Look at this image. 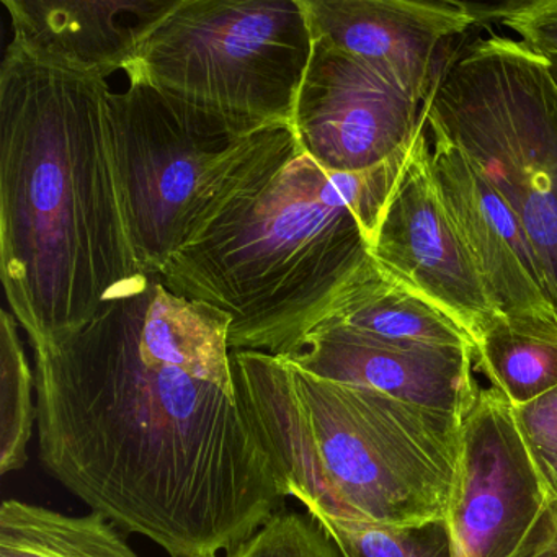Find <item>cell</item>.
I'll list each match as a JSON object with an SVG mask.
<instances>
[{
	"label": "cell",
	"instance_id": "obj_8",
	"mask_svg": "<svg viewBox=\"0 0 557 557\" xmlns=\"http://www.w3.org/2000/svg\"><path fill=\"white\" fill-rule=\"evenodd\" d=\"M422 106L367 61L314 37L292 128L325 171L357 174L412 146Z\"/></svg>",
	"mask_w": 557,
	"mask_h": 557
},
{
	"label": "cell",
	"instance_id": "obj_21",
	"mask_svg": "<svg viewBox=\"0 0 557 557\" xmlns=\"http://www.w3.org/2000/svg\"><path fill=\"white\" fill-rule=\"evenodd\" d=\"M513 416L547 498L557 505V387L513 407Z\"/></svg>",
	"mask_w": 557,
	"mask_h": 557
},
{
	"label": "cell",
	"instance_id": "obj_6",
	"mask_svg": "<svg viewBox=\"0 0 557 557\" xmlns=\"http://www.w3.org/2000/svg\"><path fill=\"white\" fill-rule=\"evenodd\" d=\"M527 231L557 311V86L517 38L479 37L445 58L422 106Z\"/></svg>",
	"mask_w": 557,
	"mask_h": 557
},
{
	"label": "cell",
	"instance_id": "obj_12",
	"mask_svg": "<svg viewBox=\"0 0 557 557\" xmlns=\"http://www.w3.org/2000/svg\"><path fill=\"white\" fill-rule=\"evenodd\" d=\"M315 38L389 77L423 106L442 70L440 51L488 12L465 2L305 0Z\"/></svg>",
	"mask_w": 557,
	"mask_h": 557
},
{
	"label": "cell",
	"instance_id": "obj_5",
	"mask_svg": "<svg viewBox=\"0 0 557 557\" xmlns=\"http://www.w3.org/2000/svg\"><path fill=\"white\" fill-rule=\"evenodd\" d=\"M113 149L136 259L159 276L292 129L233 119L133 77L110 94Z\"/></svg>",
	"mask_w": 557,
	"mask_h": 557
},
{
	"label": "cell",
	"instance_id": "obj_14",
	"mask_svg": "<svg viewBox=\"0 0 557 557\" xmlns=\"http://www.w3.org/2000/svg\"><path fill=\"white\" fill-rule=\"evenodd\" d=\"M175 0H2L15 47L106 77L135 64L143 38Z\"/></svg>",
	"mask_w": 557,
	"mask_h": 557
},
{
	"label": "cell",
	"instance_id": "obj_24",
	"mask_svg": "<svg viewBox=\"0 0 557 557\" xmlns=\"http://www.w3.org/2000/svg\"><path fill=\"white\" fill-rule=\"evenodd\" d=\"M550 74H553L554 83L557 86V57L549 58Z\"/></svg>",
	"mask_w": 557,
	"mask_h": 557
},
{
	"label": "cell",
	"instance_id": "obj_7",
	"mask_svg": "<svg viewBox=\"0 0 557 557\" xmlns=\"http://www.w3.org/2000/svg\"><path fill=\"white\" fill-rule=\"evenodd\" d=\"M312 50L305 0H175L126 76L233 119L292 126Z\"/></svg>",
	"mask_w": 557,
	"mask_h": 557
},
{
	"label": "cell",
	"instance_id": "obj_15",
	"mask_svg": "<svg viewBox=\"0 0 557 557\" xmlns=\"http://www.w3.org/2000/svg\"><path fill=\"white\" fill-rule=\"evenodd\" d=\"M319 329H344L381 341L475 348L465 329L407 288L371 253L338 286L309 332Z\"/></svg>",
	"mask_w": 557,
	"mask_h": 557
},
{
	"label": "cell",
	"instance_id": "obj_20",
	"mask_svg": "<svg viewBox=\"0 0 557 557\" xmlns=\"http://www.w3.org/2000/svg\"><path fill=\"white\" fill-rule=\"evenodd\" d=\"M223 557H342V554L312 515L286 508Z\"/></svg>",
	"mask_w": 557,
	"mask_h": 557
},
{
	"label": "cell",
	"instance_id": "obj_16",
	"mask_svg": "<svg viewBox=\"0 0 557 557\" xmlns=\"http://www.w3.org/2000/svg\"><path fill=\"white\" fill-rule=\"evenodd\" d=\"M0 557H139L125 533L99 511L67 515L5 498L0 505Z\"/></svg>",
	"mask_w": 557,
	"mask_h": 557
},
{
	"label": "cell",
	"instance_id": "obj_10",
	"mask_svg": "<svg viewBox=\"0 0 557 557\" xmlns=\"http://www.w3.org/2000/svg\"><path fill=\"white\" fill-rule=\"evenodd\" d=\"M370 252L407 288L465 329L474 344L500 315L440 195L423 109L409 162L384 208Z\"/></svg>",
	"mask_w": 557,
	"mask_h": 557
},
{
	"label": "cell",
	"instance_id": "obj_19",
	"mask_svg": "<svg viewBox=\"0 0 557 557\" xmlns=\"http://www.w3.org/2000/svg\"><path fill=\"white\" fill-rule=\"evenodd\" d=\"M309 515L327 531L342 557H458L446 518L396 527Z\"/></svg>",
	"mask_w": 557,
	"mask_h": 557
},
{
	"label": "cell",
	"instance_id": "obj_17",
	"mask_svg": "<svg viewBox=\"0 0 557 557\" xmlns=\"http://www.w3.org/2000/svg\"><path fill=\"white\" fill-rule=\"evenodd\" d=\"M474 345L475 370L511 407L523 406L557 387V315H497Z\"/></svg>",
	"mask_w": 557,
	"mask_h": 557
},
{
	"label": "cell",
	"instance_id": "obj_3",
	"mask_svg": "<svg viewBox=\"0 0 557 557\" xmlns=\"http://www.w3.org/2000/svg\"><path fill=\"white\" fill-rule=\"evenodd\" d=\"M412 146L341 174L315 164L289 129L158 278L230 315L231 350L288 357L370 256Z\"/></svg>",
	"mask_w": 557,
	"mask_h": 557
},
{
	"label": "cell",
	"instance_id": "obj_22",
	"mask_svg": "<svg viewBox=\"0 0 557 557\" xmlns=\"http://www.w3.org/2000/svg\"><path fill=\"white\" fill-rule=\"evenodd\" d=\"M498 17L521 44L543 57H557V0L510 2Z\"/></svg>",
	"mask_w": 557,
	"mask_h": 557
},
{
	"label": "cell",
	"instance_id": "obj_4",
	"mask_svg": "<svg viewBox=\"0 0 557 557\" xmlns=\"http://www.w3.org/2000/svg\"><path fill=\"white\" fill-rule=\"evenodd\" d=\"M233 363L286 497L308 513L396 527L446 518L465 417L262 351L234 350Z\"/></svg>",
	"mask_w": 557,
	"mask_h": 557
},
{
	"label": "cell",
	"instance_id": "obj_23",
	"mask_svg": "<svg viewBox=\"0 0 557 557\" xmlns=\"http://www.w3.org/2000/svg\"><path fill=\"white\" fill-rule=\"evenodd\" d=\"M511 557H557V505H547L527 540Z\"/></svg>",
	"mask_w": 557,
	"mask_h": 557
},
{
	"label": "cell",
	"instance_id": "obj_13",
	"mask_svg": "<svg viewBox=\"0 0 557 557\" xmlns=\"http://www.w3.org/2000/svg\"><path fill=\"white\" fill-rule=\"evenodd\" d=\"M285 358L324 380L458 417L468 413L481 391L471 347L381 341L344 329H319Z\"/></svg>",
	"mask_w": 557,
	"mask_h": 557
},
{
	"label": "cell",
	"instance_id": "obj_11",
	"mask_svg": "<svg viewBox=\"0 0 557 557\" xmlns=\"http://www.w3.org/2000/svg\"><path fill=\"white\" fill-rule=\"evenodd\" d=\"M426 126L440 195L495 311L513 319L557 315L517 214L458 145L429 120Z\"/></svg>",
	"mask_w": 557,
	"mask_h": 557
},
{
	"label": "cell",
	"instance_id": "obj_18",
	"mask_svg": "<svg viewBox=\"0 0 557 557\" xmlns=\"http://www.w3.org/2000/svg\"><path fill=\"white\" fill-rule=\"evenodd\" d=\"M14 314H0V474L21 471L37 425V383Z\"/></svg>",
	"mask_w": 557,
	"mask_h": 557
},
{
	"label": "cell",
	"instance_id": "obj_2",
	"mask_svg": "<svg viewBox=\"0 0 557 557\" xmlns=\"http://www.w3.org/2000/svg\"><path fill=\"white\" fill-rule=\"evenodd\" d=\"M106 77L8 45L0 64V276L30 345L145 285L129 237Z\"/></svg>",
	"mask_w": 557,
	"mask_h": 557
},
{
	"label": "cell",
	"instance_id": "obj_9",
	"mask_svg": "<svg viewBox=\"0 0 557 557\" xmlns=\"http://www.w3.org/2000/svg\"><path fill=\"white\" fill-rule=\"evenodd\" d=\"M511 404L481 387L462 419L448 520L458 557H511L549 505Z\"/></svg>",
	"mask_w": 557,
	"mask_h": 557
},
{
	"label": "cell",
	"instance_id": "obj_1",
	"mask_svg": "<svg viewBox=\"0 0 557 557\" xmlns=\"http://www.w3.org/2000/svg\"><path fill=\"white\" fill-rule=\"evenodd\" d=\"M230 327L149 276L77 331L32 345L45 471L171 557H221L286 510Z\"/></svg>",
	"mask_w": 557,
	"mask_h": 557
}]
</instances>
